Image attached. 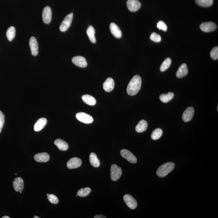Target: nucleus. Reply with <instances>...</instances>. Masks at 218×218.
Listing matches in <instances>:
<instances>
[{"label":"nucleus","mask_w":218,"mask_h":218,"mask_svg":"<svg viewBox=\"0 0 218 218\" xmlns=\"http://www.w3.org/2000/svg\"><path fill=\"white\" fill-rule=\"evenodd\" d=\"M142 78L139 75H135L131 79L127 86V91L128 95L134 96L139 91L142 86Z\"/></svg>","instance_id":"nucleus-1"},{"label":"nucleus","mask_w":218,"mask_h":218,"mask_svg":"<svg viewBox=\"0 0 218 218\" xmlns=\"http://www.w3.org/2000/svg\"><path fill=\"white\" fill-rule=\"evenodd\" d=\"M175 164L172 162L164 164L158 168L156 174L159 177H165L174 169Z\"/></svg>","instance_id":"nucleus-2"},{"label":"nucleus","mask_w":218,"mask_h":218,"mask_svg":"<svg viewBox=\"0 0 218 218\" xmlns=\"http://www.w3.org/2000/svg\"><path fill=\"white\" fill-rule=\"evenodd\" d=\"M111 179L116 181L118 180L122 174L121 169L117 165L114 164L111 166L110 170Z\"/></svg>","instance_id":"nucleus-3"},{"label":"nucleus","mask_w":218,"mask_h":218,"mask_svg":"<svg viewBox=\"0 0 218 218\" xmlns=\"http://www.w3.org/2000/svg\"><path fill=\"white\" fill-rule=\"evenodd\" d=\"M73 14L71 13L65 17L60 26V29L61 32H65L70 26L72 23Z\"/></svg>","instance_id":"nucleus-4"},{"label":"nucleus","mask_w":218,"mask_h":218,"mask_svg":"<svg viewBox=\"0 0 218 218\" xmlns=\"http://www.w3.org/2000/svg\"><path fill=\"white\" fill-rule=\"evenodd\" d=\"M76 117L79 121L85 124H91L93 121V119L91 116L84 112L77 113Z\"/></svg>","instance_id":"nucleus-5"},{"label":"nucleus","mask_w":218,"mask_h":218,"mask_svg":"<svg viewBox=\"0 0 218 218\" xmlns=\"http://www.w3.org/2000/svg\"><path fill=\"white\" fill-rule=\"evenodd\" d=\"M121 156L126 159L128 162L132 164L136 163L137 159L135 155L126 149H123L121 151Z\"/></svg>","instance_id":"nucleus-6"},{"label":"nucleus","mask_w":218,"mask_h":218,"mask_svg":"<svg viewBox=\"0 0 218 218\" xmlns=\"http://www.w3.org/2000/svg\"><path fill=\"white\" fill-rule=\"evenodd\" d=\"M124 200L127 206L131 209H135L138 206V203L134 198L129 194H126L123 197Z\"/></svg>","instance_id":"nucleus-7"},{"label":"nucleus","mask_w":218,"mask_h":218,"mask_svg":"<svg viewBox=\"0 0 218 218\" xmlns=\"http://www.w3.org/2000/svg\"><path fill=\"white\" fill-rule=\"evenodd\" d=\"M200 29L204 32L209 33L216 30L217 26L214 22H205L200 25Z\"/></svg>","instance_id":"nucleus-8"},{"label":"nucleus","mask_w":218,"mask_h":218,"mask_svg":"<svg viewBox=\"0 0 218 218\" xmlns=\"http://www.w3.org/2000/svg\"><path fill=\"white\" fill-rule=\"evenodd\" d=\"M29 45H30L32 55L36 56L38 54L39 46L37 40L35 37L32 36L30 38L29 40Z\"/></svg>","instance_id":"nucleus-9"},{"label":"nucleus","mask_w":218,"mask_h":218,"mask_svg":"<svg viewBox=\"0 0 218 218\" xmlns=\"http://www.w3.org/2000/svg\"><path fill=\"white\" fill-rule=\"evenodd\" d=\"M128 9L131 12H136L141 7V3L138 0H128L127 2Z\"/></svg>","instance_id":"nucleus-10"},{"label":"nucleus","mask_w":218,"mask_h":218,"mask_svg":"<svg viewBox=\"0 0 218 218\" xmlns=\"http://www.w3.org/2000/svg\"><path fill=\"white\" fill-rule=\"evenodd\" d=\"M43 19L46 24H49L51 22L52 18V11L50 7H45L43 10Z\"/></svg>","instance_id":"nucleus-11"},{"label":"nucleus","mask_w":218,"mask_h":218,"mask_svg":"<svg viewBox=\"0 0 218 218\" xmlns=\"http://www.w3.org/2000/svg\"><path fill=\"white\" fill-rule=\"evenodd\" d=\"M194 107H189L184 111L182 115V119L185 122L191 121L194 117Z\"/></svg>","instance_id":"nucleus-12"},{"label":"nucleus","mask_w":218,"mask_h":218,"mask_svg":"<svg viewBox=\"0 0 218 218\" xmlns=\"http://www.w3.org/2000/svg\"><path fill=\"white\" fill-rule=\"evenodd\" d=\"M82 160L79 158L75 157L70 159L67 163V167L69 169H74L80 167Z\"/></svg>","instance_id":"nucleus-13"},{"label":"nucleus","mask_w":218,"mask_h":218,"mask_svg":"<svg viewBox=\"0 0 218 218\" xmlns=\"http://www.w3.org/2000/svg\"><path fill=\"white\" fill-rule=\"evenodd\" d=\"M72 62L76 66L80 68H85L87 65V62L85 58L80 56H77L73 58Z\"/></svg>","instance_id":"nucleus-14"},{"label":"nucleus","mask_w":218,"mask_h":218,"mask_svg":"<svg viewBox=\"0 0 218 218\" xmlns=\"http://www.w3.org/2000/svg\"><path fill=\"white\" fill-rule=\"evenodd\" d=\"M13 186L15 191H22L24 188V182L21 177L15 178L13 182Z\"/></svg>","instance_id":"nucleus-15"},{"label":"nucleus","mask_w":218,"mask_h":218,"mask_svg":"<svg viewBox=\"0 0 218 218\" xmlns=\"http://www.w3.org/2000/svg\"><path fill=\"white\" fill-rule=\"evenodd\" d=\"M110 30L114 37L117 39L121 38L122 37V32L119 27L115 23H111L110 26Z\"/></svg>","instance_id":"nucleus-16"},{"label":"nucleus","mask_w":218,"mask_h":218,"mask_svg":"<svg viewBox=\"0 0 218 218\" xmlns=\"http://www.w3.org/2000/svg\"><path fill=\"white\" fill-rule=\"evenodd\" d=\"M115 83L114 80L111 78H108L103 83V88L106 91L111 92L114 89Z\"/></svg>","instance_id":"nucleus-17"},{"label":"nucleus","mask_w":218,"mask_h":218,"mask_svg":"<svg viewBox=\"0 0 218 218\" xmlns=\"http://www.w3.org/2000/svg\"><path fill=\"white\" fill-rule=\"evenodd\" d=\"M49 158V156L46 152L37 153L34 156V160L39 163H46L48 161Z\"/></svg>","instance_id":"nucleus-18"},{"label":"nucleus","mask_w":218,"mask_h":218,"mask_svg":"<svg viewBox=\"0 0 218 218\" xmlns=\"http://www.w3.org/2000/svg\"><path fill=\"white\" fill-rule=\"evenodd\" d=\"M188 73V68L186 64L185 63L183 64L177 71L176 76L178 78H183L186 76Z\"/></svg>","instance_id":"nucleus-19"},{"label":"nucleus","mask_w":218,"mask_h":218,"mask_svg":"<svg viewBox=\"0 0 218 218\" xmlns=\"http://www.w3.org/2000/svg\"><path fill=\"white\" fill-rule=\"evenodd\" d=\"M47 123V120L45 118H42L39 119L34 125V130L39 132L42 130Z\"/></svg>","instance_id":"nucleus-20"},{"label":"nucleus","mask_w":218,"mask_h":218,"mask_svg":"<svg viewBox=\"0 0 218 218\" xmlns=\"http://www.w3.org/2000/svg\"><path fill=\"white\" fill-rule=\"evenodd\" d=\"M54 145H56L58 148L61 151H66L68 148V145L67 143L63 140L58 139L54 142Z\"/></svg>","instance_id":"nucleus-21"},{"label":"nucleus","mask_w":218,"mask_h":218,"mask_svg":"<svg viewBox=\"0 0 218 218\" xmlns=\"http://www.w3.org/2000/svg\"><path fill=\"white\" fill-rule=\"evenodd\" d=\"M148 124L145 120H142L139 121L137 125L135 130L137 132H144L147 129Z\"/></svg>","instance_id":"nucleus-22"},{"label":"nucleus","mask_w":218,"mask_h":218,"mask_svg":"<svg viewBox=\"0 0 218 218\" xmlns=\"http://www.w3.org/2000/svg\"><path fill=\"white\" fill-rule=\"evenodd\" d=\"M82 99L83 101L89 105L93 106L96 103V100L93 96L89 95H85L82 96Z\"/></svg>","instance_id":"nucleus-23"},{"label":"nucleus","mask_w":218,"mask_h":218,"mask_svg":"<svg viewBox=\"0 0 218 218\" xmlns=\"http://www.w3.org/2000/svg\"><path fill=\"white\" fill-rule=\"evenodd\" d=\"M89 161L91 165L95 168L100 167V163L96 153H91L89 156Z\"/></svg>","instance_id":"nucleus-24"},{"label":"nucleus","mask_w":218,"mask_h":218,"mask_svg":"<svg viewBox=\"0 0 218 218\" xmlns=\"http://www.w3.org/2000/svg\"><path fill=\"white\" fill-rule=\"evenodd\" d=\"M86 34L91 42L93 43H96V40L95 36V30L93 26H89L86 30Z\"/></svg>","instance_id":"nucleus-25"},{"label":"nucleus","mask_w":218,"mask_h":218,"mask_svg":"<svg viewBox=\"0 0 218 218\" xmlns=\"http://www.w3.org/2000/svg\"><path fill=\"white\" fill-rule=\"evenodd\" d=\"M174 94L173 92H169L167 94H162L160 96L161 101L163 103H167L171 101L174 97Z\"/></svg>","instance_id":"nucleus-26"},{"label":"nucleus","mask_w":218,"mask_h":218,"mask_svg":"<svg viewBox=\"0 0 218 218\" xmlns=\"http://www.w3.org/2000/svg\"><path fill=\"white\" fill-rule=\"evenodd\" d=\"M214 0H195V3L198 6L207 8L211 6Z\"/></svg>","instance_id":"nucleus-27"},{"label":"nucleus","mask_w":218,"mask_h":218,"mask_svg":"<svg viewBox=\"0 0 218 218\" xmlns=\"http://www.w3.org/2000/svg\"><path fill=\"white\" fill-rule=\"evenodd\" d=\"M15 29L13 26L8 28L6 32L7 39L9 41H12L14 38L15 35Z\"/></svg>","instance_id":"nucleus-28"},{"label":"nucleus","mask_w":218,"mask_h":218,"mask_svg":"<svg viewBox=\"0 0 218 218\" xmlns=\"http://www.w3.org/2000/svg\"><path fill=\"white\" fill-rule=\"evenodd\" d=\"M172 63L171 60L170 58H167L164 60L160 67V70L164 72L169 68Z\"/></svg>","instance_id":"nucleus-29"},{"label":"nucleus","mask_w":218,"mask_h":218,"mask_svg":"<svg viewBox=\"0 0 218 218\" xmlns=\"http://www.w3.org/2000/svg\"><path fill=\"white\" fill-rule=\"evenodd\" d=\"M163 134V130L161 128H156L152 132L151 134L152 139L155 140L158 139L162 137Z\"/></svg>","instance_id":"nucleus-30"},{"label":"nucleus","mask_w":218,"mask_h":218,"mask_svg":"<svg viewBox=\"0 0 218 218\" xmlns=\"http://www.w3.org/2000/svg\"><path fill=\"white\" fill-rule=\"evenodd\" d=\"M91 189L89 188H82L79 189L77 192V195L81 197L88 196L90 193Z\"/></svg>","instance_id":"nucleus-31"},{"label":"nucleus","mask_w":218,"mask_h":218,"mask_svg":"<svg viewBox=\"0 0 218 218\" xmlns=\"http://www.w3.org/2000/svg\"><path fill=\"white\" fill-rule=\"evenodd\" d=\"M150 39L155 42H160L161 40V37L160 35L155 33H152L150 36Z\"/></svg>","instance_id":"nucleus-32"},{"label":"nucleus","mask_w":218,"mask_h":218,"mask_svg":"<svg viewBox=\"0 0 218 218\" xmlns=\"http://www.w3.org/2000/svg\"><path fill=\"white\" fill-rule=\"evenodd\" d=\"M210 56L212 59L217 60L218 59V47H215L210 52Z\"/></svg>","instance_id":"nucleus-33"},{"label":"nucleus","mask_w":218,"mask_h":218,"mask_svg":"<svg viewBox=\"0 0 218 218\" xmlns=\"http://www.w3.org/2000/svg\"><path fill=\"white\" fill-rule=\"evenodd\" d=\"M47 198H48L49 201L52 204L55 205V204L58 203L59 200L58 197L54 194H49L48 196H47Z\"/></svg>","instance_id":"nucleus-34"},{"label":"nucleus","mask_w":218,"mask_h":218,"mask_svg":"<svg viewBox=\"0 0 218 218\" xmlns=\"http://www.w3.org/2000/svg\"><path fill=\"white\" fill-rule=\"evenodd\" d=\"M157 27L159 30H162L164 31H166L167 30V26L164 22L160 21L158 22Z\"/></svg>","instance_id":"nucleus-35"},{"label":"nucleus","mask_w":218,"mask_h":218,"mask_svg":"<svg viewBox=\"0 0 218 218\" xmlns=\"http://www.w3.org/2000/svg\"><path fill=\"white\" fill-rule=\"evenodd\" d=\"M5 123V116L2 112L0 111V133Z\"/></svg>","instance_id":"nucleus-36"},{"label":"nucleus","mask_w":218,"mask_h":218,"mask_svg":"<svg viewBox=\"0 0 218 218\" xmlns=\"http://www.w3.org/2000/svg\"><path fill=\"white\" fill-rule=\"evenodd\" d=\"M106 216L103 215H97L95 216L94 218H106Z\"/></svg>","instance_id":"nucleus-37"},{"label":"nucleus","mask_w":218,"mask_h":218,"mask_svg":"<svg viewBox=\"0 0 218 218\" xmlns=\"http://www.w3.org/2000/svg\"><path fill=\"white\" fill-rule=\"evenodd\" d=\"M10 217L9 216H4L3 217H2V218H9Z\"/></svg>","instance_id":"nucleus-38"},{"label":"nucleus","mask_w":218,"mask_h":218,"mask_svg":"<svg viewBox=\"0 0 218 218\" xmlns=\"http://www.w3.org/2000/svg\"><path fill=\"white\" fill-rule=\"evenodd\" d=\"M34 218H39V217H38V216H34Z\"/></svg>","instance_id":"nucleus-39"},{"label":"nucleus","mask_w":218,"mask_h":218,"mask_svg":"<svg viewBox=\"0 0 218 218\" xmlns=\"http://www.w3.org/2000/svg\"><path fill=\"white\" fill-rule=\"evenodd\" d=\"M49 195V194H47V196H48Z\"/></svg>","instance_id":"nucleus-40"}]
</instances>
